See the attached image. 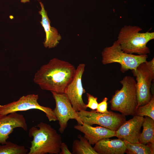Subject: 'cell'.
I'll return each instance as SVG.
<instances>
[{
  "label": "cell",
  "mask_w": 154,
  "mask_h": 154,
  "mask_svg": "<svg viewBox=\"0 0 154 154\" xmlns=\"http://www.w3.org/2000/svg\"><path fill=\"white\" fill-rule=\"evenodd\" d=\"M76 71L75 67L70 63L54 58L37 71L33 81L42 90L64 93Z\"/></svg>",
  "instance_id": "6da1fadb"
},
{
  "label": "cell",
  "mask_w": 154,
  "mask_h": 154,
  "mask_svg": "<svg viewBox=\"0 0 154 154\" xmlns=\"http://www.w3.org/2000/svg\"><path fill=\"white\" fill-rule=\"evenodd\" d=\"M33 137L28 154H59L62 137L50 125L40 122L29 130Z\"/></svg>",
  "instance_id": "7a4b0ae2"
},
{
  "label": "cell",
  "mask_w": 154,
  "mask_h": 154,
  "mask_svg": "<svg viewBox=\"0 0 154 154\" xmlns=\"http://www.w3.org/2000/svg\"><path fill=\"white\" fill-rule=\"evenodd\" d=\"M142 30L139 27L131 25H125L121 29L116 41L123 51L139 55L150 53L147 44L154 39V32L141 33Z\"/></svg>",
  "instance_id": "3957f363"
},
{
  "label": "cell",
  "mask_w": 154,
  "mask_h": 154,
  "mask_svg": "<svg viewBox=\"0 0 154 154\" xmlns=\"http://www.w3.org/2000/svg\"><path fill=\"white\" fill-rule=\"evenodd\" d=\"M122 87L116 91L109 102L111 109L125 116H135L137 106L136 81L126 76L120 81Z\"/></svg>",
  "instance_id": "277c9868"
},
{
  "label": "cell",
  "mask_w": 154,
  "mask_h": 154,
  "mask_svg": "<svg viewBox=\"0 0 154 154\" xmlns=\"http://www.w3.org/2000/svg\"><path fill=\"white\" fill-rule=\"evenodd\" d=\"M102 62L104 64L117 63L120 71L124 73L129 70H135L141 63L146 62L148 55H134L124 52L117 41L110 46L104 48L102 52Z\"/></svg>",
  "instance_id": "5b68a950"
},
{
  "label": "cell",
  "mask_w": 154,
  "mask_h": 154,
  "mask_svg": "<svg viewBox=\"0 0 154 154\" xmlns=\"http://www.w3.org/2000/svg\"><path fill=\"white\" fill-rule=\"evenodd\" d=\"M136 77L137 108L144 105L151 100V82L154 78V58L142 62L132 70Z\"/></svg>",
  "instance_id": "8992f818"
},
{
  "label": "cell",
  "mask_w": 154,
  "mask_h": 154,
  "mask_svg": "<svg viewBox=\"0 0 154 154\" xmlns=\"http://www.w3.org/2000/svg\"><path fill=\"white\" fill-rule=\"evenodd\" d=\"M38 95L35 94L23 96L19 99L4 105H0V115H5L13 112L32 109L40 110L46 114L50 121L57 120L53 110L40 105L38 102Z\"/></svg>",
  "instance_id": "52a82bcc"
},
{
  "label": "cell",
  "mask_w": 154,
  "mask_h": 154,
  "mask_svg": "<svg viewBox=\"0 0 154 154\" xmlns=\"http://www.w3.org/2000/svg\"><path fill=\"white\" fill-rule=\"evenodd\" d=\"M77 113L83 123L92 126L97 124L115 131L126 120L125 116L111 111L108 113H101L94 110H81Z\"/></svg>",
  "instance_id": "ba28073f"
},
{
  "label": "cell",
  "mask_w": 154,
  "mask_h": 154,
  "mask_svg": "<svg viewBox=\"0 0 154 154\" xmlns=\"http://www.w3.org/2000/svg\"><path fill=\"white\" fill-rule=\"evenodd\" d=\"M51 92L55 102V107L53 110L57 120L58 121L60 132L62 133H64L70 119H74L78 124L82 125L83 123L81 119L77 112L72 107L66 94Z\"/></svg>",
  "instance_id": "9c48e42d"
},
{
  "label": "cell",
  "mask_w": 154,
  "mask_h": 154,
  "mask_svg": "<svg viewBox=\"0 0 154 154\" xmlns=\"http://www.w3.org/2000/svg\"><path fill=\"white\" fill-rule=\"evenodd\" d=\"M85 67V64L84 63L80 64L78 65L74 76L66 87L64 92L72 107L76 112L86 110L87 108L82 99L83 94L86 92L82 82Z\"/></svg>",
  "instance_id": "30bf717a"
},
{
  "label": "cell",
  "mask_w": 154,
  "mask_h": 154,
  "mask_svg": "<svg viewBox=\"0 0 154 154\" xmlns=\"http://www.w3.org/2000/svg\"><path fill=\"white\" fill-rule=\"evenodd\" d=\"M20 127L27 131V125L24 116L17 112L0 115V144H5L9 135L15 128Z\"/></svg>",
  "instance_id": "8fae6325"
},
{
  "label": "cell",
  "mask_w": 154,
  "mask_h": 154,
  "mask_svg": "<svg viewBox=\"0 0 154 154\" xmlns=\"http://www.w3.org/2000/svg\"><path fill=\"white\" fill-rule=\"evenodd\" d=\"M144 117L137 116L125 121L116 131V137L131 143H139Z\"/></svg>",
  "instance_id": "7c38bea8"
},
{
  "label": "cell",
  "mask_w": 154,
  "mask_h": 154,
  "mask_svg": "<svg viewBox=\"0 0 154 154\" xmlns=\"http://www.w3.org/2000/svg\"><path fill=\"white\" fill-rule=\"evenodd\" d=\"M74 128L83 133L84 136L91 145L95 144L102 139L116 137V131L101 126L94 127L83 123L74 125Z\"/></svg>",
  "instance_id": "4fadbf2b"
},
{
  "label": "cell",
  "mask_w": 154,
  "mask_h": 154,
  "mask_svg": "<svg viewBox=\"0 0 154 154\" xmlns=\"http://www.w3.org/2000/svg\"><path fill=\"white\" fill-rule=\"evenodd\" d=\"M39 3L41 7V9L38 12L41 16V21L40 22L46 33V37L43 44L46 48H53L59 43L61 37L57 29L51 26L50 22L48 16L47 12L44 9V5L40 1Z\"/></svg>",
  "instance_id": "5bb4252c"
},
{
  "label": "cell",
  "mask_w": 154,
  "mask_h": 154,
  "mask_svg": "<svg viewBox=\"0 0 154 154\" xmlns=\"http://www.w3.org/2000/svg\"><path fill=\"white\" fill-rule=\"evenodd\" d=\"M93 148L98 154H123L126 150L124 140L119 138L102 139L96 143Z\"/></svg>",
  "instance_id": "9a60e30c"
},
{
  "label": "cell",
  "mask_w": 154,
  "mask_h": 154,
  "mask_svg": "<svg viewBox=\"0 0 154 154\" xmlns=\"http://www.w3.org/2000/svg\"><path fill=\"white\" fill-rule=\"evenodd\" d=\"M145 116L142 125L143 130L140 134L139 142L148 145L154 151V120L148 116Z\"/></svg>",
  "instance_id": "2e32d148"
},
{
  "label": "cell",
  "mask_w": 154,
  "mask_h": 154,
  "mask_svg": "<svg viewBox=\"0 0 154 154\" xmlns=\"http://www.w3.org/2000/svg\"><path fill=\"white\" fill-rule=\"evenodd\" d=\"M77 137L79 140L76 139L73 141L72 154H98L86 137L80 134H79Z\"/></svg>",
  "instance_id": "e0dca14e"
},
{
  "label": "cell",
  "mask_w": 154,
  "mask_h": 154,
  "mask_svg": "<svg viewBox=\"0 0 154 154\" xmlns=\"http://www.w3.org/2000/svg\"><path fill=\"white\" fill-rule=\"evenodd\" d=\"M126 146L125 153L127 154H153L150 147L139 143H131L123 140Z\"/></svg>",
  "instance_id": "ac0fdd59"
},
{
  "label": "cell",
  "mask_w": 154,
  "mask_h": 154,
  "mask_svg": "<svg viewBox=\"0 0 154 154\" xmlns=\"http://www.w3.org/2000/svg\"><path fill=\"white\" fill-rule=\"evenodd\" d=\"M28 150L23 145H19L9 141L0 144V154H26Z\"/></svg>",
  "instance_id": "d6986e66"
},
{
  "label": "cell",
  "mask_w": 154,
  "mask_h": 154,
  "mask_svg": "<svg viewBox=\"0 0 154 154\" xmlns=\"http://www.w3.org/2000/svg\"><path fill=\"white\" fill-rule=\"evenodd\" d=\"M135 116L141 117L147 116L154 120V95L147 103L137 108L135 111Z\"/></svg>",
  "instance_id": "ffe728a7"
},
{
  "label": "cell",
  "mask_w": 154,
  "mask_h": 154,
  "mask_svg": "<svg viewBox=\"0 0 154 154\" xmlns=\"http://www.w3.org/2000/svg\"><path fill=\"white\" fill-rule=\"evenodd\" d=\"M86 96L88 99V104H86L87 107L93 110H96L98 104L97 101L98 98L87 93Z\"/></svg>",
  "instance_id": "44dd1931"
},
{
  "label": "cell",
  "mask_w": 154,
  "mask_h": 154,
  "mask_svg": "<svg viewBox=\"0 0 154 154\" xmlns=\"http://www.w3.org/2000/svg\"><path fill=\"white\" fill-rule=\"evenodd\" d=\"M108 100L107 98H104L101 102L98 104L96 110L95 111L101 113H109L110 111L107 110Z\"/></svg>",
  "instance_id": "7402d4cb"
},
{
  "label": "cell",
  "mask_w": 154,
  "mask_h": 154,
  "mask_svg": "<svg viewBox=\"0 0 154 154\" xmlns=\"http://www.w3.org/2000/svg\"><path fill=\"white\" fill-rule=\"evenodd\" d=\"M60 151L59 154H72L67 145L64 142H62L60 146Z\"/></svg>",
  "instance_id": "603a6c76"
},
{
  "label": "cell",
  "mask_w": 154,
  "mask_h": 154,
  "mask_svg": "<svg viewBox=\"0 0 154 154\" xmlns=\"http://www.w3.org/2000/svg\"><path fill=\"white\" fill-rule=\"evenodd\" d=\"M30 0H21V2L23 3H25L27 2H29Z\"/></svg>",
  "instance_id": "cb8c5ba5"
}]
</instances>
